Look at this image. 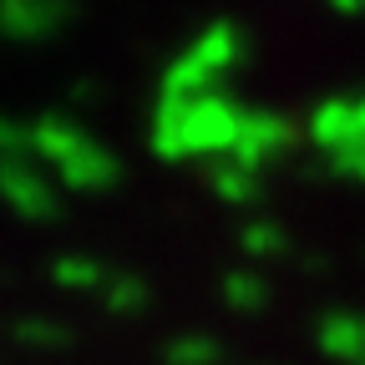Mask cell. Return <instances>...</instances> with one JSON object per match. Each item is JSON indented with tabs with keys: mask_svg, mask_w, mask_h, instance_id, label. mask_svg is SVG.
<instances>
[{
	"mask_svg": "<svg viewBox=\"0 0 365 365\" xmlns=\"http://www.w3.org/2000/svg\"><path fill=\"white\" fill-rule=\"evenodd\" d=\"M244 117L249 107H239L228 91H208L188 107L182 117V143H188V158H234L239 137H244Z\"/></svg>",
	"mask_w": 365,
	"mask_h": 365,
	"instance_id": "6da1fadb",
	"label": "cell"
},
{
	"mask_svg": "<svg viewBox=\"0 0 365 365\" xmlns=\"http://www.w3.org/2000/svg\"><path fill=\"white\" fill-rule=\"evenodd\" d=\"M289 143H294V127H289L279 112L249 107V117H244V137H239V148H234V163L249 168V173H259V168H269L279 153H289Z\"/></svg>",
	"mask_w": 365,
	"mask_h": 365,
	"instance_id": "7a4b0ae2",
	"label": "cell"
},
{
	"mask_svg": "<svg viewBox=\"0 0 365 365\" xmlns=\"http://www.w3.org/2000/svg\"><path fill=\"white\" fill-rule=\"evenodd\" d=\"M0 188H6V203L21 218H31V223L56 218V193L31 158H0Z\"/></svg>",
	"mask_w": 365,
	"mask_h": 365,
	"instance_id": "3957f363",
	"label": "cell"
},
{
	"mask_svg": "<svg viewBox=\"0 0 365 365\" xmlns=\"http://www.w3.org/2000/svg\"><path fill=\"white\" fill-rule=\"evenodd\" d=\"M66 0H0V26L11 41H51L66 26Z\"/></svg>",
	"mask_w": 365,
	"mask_h": 365,
	"instance_id": "277c9868",
	"label": "cell"
},
{
	"mask_svg": "<svg viewBox=\"0 0 365 365\" xmlns=\"http://www.w3.org/2000/svg\"><path fill=\"white\" fill-rule=\"evenodd\" d=\"M360 137H365V122H360V102H350V97H330L309 112V143L325 158L360 143Z\"/></svg>",
	"mask_w": 365,
	"mask_h": 365,
	"instance_id": "5b68a950",
	"label": "cell"
},
{
	"mask_svg": "<svg viewBox=\"0 0 365 365\" xmlns=\"http://www.w3.org/2000/svg\"><path fill=\"white\" fill-rule=\"evenodd\" d=\"M86 143H91V137L81 132V122H71L61 112H46V117L31 122V158L51 163V168H66Z\"/></svg>",
	"mask_w": 365,
	"mask_h": 365,
	"instance_id": "8992f818",
	"label": "cell"
},
{
	"mask_svg": "<svg viewBox=\"0 0 365 365\" xmlns=\"http://www.w3.org/2000/svg\"><path fill=\"white\" fill-rule=\"evenodd\" d=\"M56 178L66 182V188H76V193H102V188H112V182L122 178V163L102 143H86L66 168H56Z\"/></svg>",
	"mask_w": 365,
	"mask_h": 365,
	"instance_id": "52a82bcc",
	"label": "cell"
},
{
	"mask_svg": "<svg viewBox=\"0 0 365 365\" xmlns=\"http://www.w3.org/2000/svg\"><path fill=\"white\" fill-rule=\"evenodd\" d=\"M218 81H223V76H218L213 66H203L193 51H182V56L163 71L158 97H168V102H198V97H208V91H223Z\"/></svg>",
	"mask_w": 365,
	"mask_h": 365,
	"instance_id": "ba28073f",
	"label": "cell"
},
{
	"mask_svg": "<svg viewBox=\"0 0 365 365\" xmlns=\"http://www.w3.org/2000/svg\"><path fill=\"white\" fill-rule=\"evenodd\" d=\"M188 51H193L203 66H213V71L223 76L228 66L244 61V31H239L234 21H213V26H203V36L188 46Z\"/></svg>",
	"mask_w": 365,
	"mask_h": 365,
	"instance_id": "9c48e42d",
	"label": "cell"
},
{
	"mask_svg": "<svg viewBox=\"0 0 365 365\" xmlns=\"http://www.w3.org/2000/svg\"><path fill=\"white\" fill-rule=\"evenodd\" d=\"M193 102H168L158 97V112H153V132H148V143L163 163H188V143H182V117H188Z\"/></svg>",
	"mask_w": 365,
	"mask_h": 365,
	"instance_id": "30bf717a",
	"label": "cell"
},
{
	"mask_svg": "<svg viewBox=\"0 0 365 365\" xmlns=\"http://www.w3.org/2000/svg\"><path fill=\"white\" fill-rule=\"evenodd\" d=\"M208 188L218 193V203H234V208H249L259 203V178L249 168H239L234 158L223 163H208Z\"/></svg>",
	"mask_w": 365,
	"mask_h": 365,
	"instance_id": "8fae6325",
	"label": "cell"
},
{
	"mask_svg": "<svg viewBox=\"0 0 365 365\" xmlns=\"http://www.w3.org/2000/svg\"><path fill=\"white\" fill-rule=\"evenodd\" d=\"M319 345L330 355H345V360H365V319H355V314L319 319Z\"/></svg>",
	"mask_w": 365,
	"mask_h": 365,
	"instance_id": "7c38bea8",
	"label": "cell"
},
{
	"mask_svg": "<svg viewBox=\"0 0 365 365\" xmlns=\"http://www.w3.org/2000/svg\"><path fill=\"white\" fill-rule=\"evenodd\" d=\"M325 173H330V178L365 182V137H360V143H350V148H340V153H330V158H325Z\"/></svg>",
	"mask_w": 365,
	"mask_h": 365,
	"instance_id": "4fadbf2b",
	"label": "cell"
},
{
	"mask_svg": "<svg viewBox=\"0 0 365 365\" xmlns=\"http://www.w3.org/2000/svg\"><path fill=\"white\" fill-rule=\"evenodd\" d=\"M51 279L66 284V289H91L102 274H97V264H91V259H56V264H51Z\"/></svg>",
	"mask_w": 365,
	"mask_h": 365,
	"instance_id": "5bb4252c",
	"label": "cell"
},
{
	"mask_svg": "<svg viewBox=\"0 0 365 365\" xmlns=\"http://www.w3.org/2000/svg\"><path fill=\"white\" fill-rule=\"evenodd\" d=\"M223 294L234 309H259L264 304V279H254V274H228L223 279Z\"/></svg>",
	"mask_w": 365,
	"mask_h": 365,
	"instance_id": "9a60e30c",
	"label": "cell"
},
{
	"mask_svg": "<svg viewBox=\"0 0 365 365\" xmlns=\"http://www.w3.org/2000/svg\"><path fill=\"white\" fill-rule=\"evenodd\" d=\"M239 244L249 249V254H279L284 249V234L274 223H264V218H254V223H244V234H239Z\"/></svg>",
	"mask_w": 365,
	"mask_h": 365,
	"instance_id": "2e32d148",
	"label": "cell"
},
{
	"mask_svg": "<svg viewBox=\"0 0 365 365\" xmlns=\"http://www.w3.org/2000/svg\"><path fill=\"white\" fill-rule=\"evenodd\" d=\"M107 304L112 309H137V304H143V284H137L132 274H122V279L107 284Z\"/></svg>",
	"mask_w": 365,
	"mask_h": 365,
	"instance_id": "e0dca14e",
	"label": "cell"
},
{
	"mask_svg": "<svg viewBox=\"0 0 365 365\" xmlns=\"http://www.w3.org/2000/svg\"><path fill=\"white\" fill-rule=\"evenodd\" d=\"M173 360H178V365H208V360H213V345H208V340H178V345H173Z\"/></svg>",
	"mask_w": 365,
	"mask_h": 365,
	"instance_id": "ac0fdd59",
	"label": "cell"
},
{
	"mask_svg": "<svg viewBox=\"0 0 365 365\" xmlns=\"http://www.w3.org/2000/svg\"><path fill=\"white\" fill-rule=\"evenodd\" d=\"M340 16H365V0H330Z\"/></svg>",
	"mask_w": 365,
	"mask_h": 365,
	"instance_id": "d6986e66",
	"label": "cell"
},
{
	"mask_svg": "<svg viewBox=\"0 0 365 365\" xmlns=\"http://www.w3.org/2000/svg\"><path fill=\"white\" fill-rule=\"evenodd\" d=\"M355 102H360V122H365V97H355Z\"/></svg>",
	"mask_w": 365,
	"mask_h": 365,
	"instance_id": "ffe728a7",
	"label": "cell"
}]
</instances>
